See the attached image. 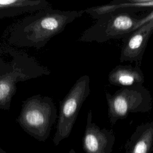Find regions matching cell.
I'll list each match as a JSON object with an SVG mask.
<instances>
[{
    "label": "cell",
    "mask_w": 153,
    "mask_h": 153,
    "mask_svg": "<svg viewBox=\"0 0 153 153\" xmlns=\"http://www.w3.org/2000/svg\"><path fill=\"white\" fill-rule=\"evenodd\" d=\"M51 6L45 0H0V19L35 13Z\"/></svg>",
    "instance_id": "7c38bea8"
},
{
    "label": "cell",
    "mask_w": 153,
    "mask_h": 153,
    "mask_svg": "<svg viewBox=\"0 0 153 153\" xmlns=\"http://www.w3.org/2000/svg\"><path fill=\"white\" fill-rule=\"evenodd\" d=\"M84 13V10L64 11L51 6L40 10L16 22L8 33L7 42L15 47L40 49Z\"/></svg>",
    "instance_id": "6da1fadb"
},
{
    "label": "cell",
    "mask_w": 153,
    "mask_h": 153,
    "mask_svg": "<svg viewBox=\"0 0 153 153\" xmlns=\"http://www.w3.org/2000/svg\"><path fill=\"white\" fill-rule=\"evenodd\" d=\"M90 76H80L60 102L56 132L53 142L55 146L68 138L73 128L79 112L90 93Z\"/></svg>",
    "instance_id": "8992f818"
},
{
    "label": "cell",
    "mask_w": 153,
    "mask_h": 153,
    "mask_svg": "<svg viewBox=\"0 0 153 153\" xmlns=\"http://www.w3.org/2000/svg\"><path fill=\"white\" fill-rule=\"evenodd\" d=\"M69 153H76V152H75V150H74V149H72H72H70V151H69Z\"/></svg>",
    "instance_id": "5bb4252c"
},
{
    "label": "cell",
    "mask_w": 153,
    "mask_h": 153,
    "mask_svg": "<svg viewBox=\"0 0 153 153\" xmlns=\"http://www.w3.org/2000/svg\"><path fill=\"white\" fill-rule=\"evenodd\" d=\"M57 117L52 98L36 94L22 102L16 121L27 134L38 141L45 142Z\"/></svg>",
    "instance_id": "277c9868"
},
{
    "label": "cell",
    "mask_w": 153,
    "mask_h": 153,
    "mask_svg": "<svg viewBox=\"0 0 153 153\" xmlns=\"http://www.w3.org/2000/svg\"><path fill=\"white\" fill-rule=\"evenodd\" d=\"M153 10V1L121 0L111 2L84 10L94 19H97L102 15L108 13H138L142 11Z\"/></svg>",
    "instance_id": "9c48e42d"
},
{
    "label": "cell",
    "mask_w": 153,
    "mask_h": 153,
    "mask_svg": "<svg viewBox=\"0 0 153 153\" xmlns=\"http://www.w3.org/2000/svg\"><path fill=\"white\" fill-rule=\"evenodd\" d=\"M0 153H7V152L5 150H4L3 149H2L0 146Z\"/></svg>",
    "instance_id": "4fadbf2b"
},
{
    "label": "cell",
    "mask_w": 153,
    "mask_h": 153,
    "mask_svg": "<svg viewBox=\"0 0 153 153\" xmlns=\"http://www.w3.org/2000/svg\"><path fill=\"white\" fill-rule=\"evenodd\" d=\"M108 116L111 126L130 113L148 112L152 109L151 92L144 86L120 88L113 94L106 91Z\"/></svg>",
    "instance_id": "5b68a950"
},
{
    "label": "cell",
    "mask_w": 153,
    "mask_h": 153,
    "mask_svg": "<svg viewBox=\"0 0 153 153\" xmlns=\"http://www.w3.org/2000/svg\"><path fill=\"white\" fill-rule=\"evenodd\" d=\"M108 80L112 85L125 88L142 85L145 76L140 66L119 65L109 72Z\"/></svg>",
    "instance_id": "30bf717a"
},
{
    "label": "cell",
    "mask_w": 153,
    "mask_h": 153,
    "mask_svg": "<svg viewBox=\"0 0 153 153\" xmlns=\"http://www.w3.org/2000/svg\"><path fill=\"white\" fill-rule=\"evenodd\" d=\"M153 18V10L141 15L137 13H108L101 16L84 30L78 41L103 43L112 39H124Z\"/></svg>",
    "instance_id": "3957f363"
},
{
    "label": "cell",
    "mask_w": 153,
    "mask_h": 153,
    "mask_svg": "<svg viewBox=\"0 0 153 153\" xmlns=\"http://www.w3.org/2000/svg\"><path fill=\"white\" fill-rule=\"evenodd\" d=\"M115 140L112 130L102 128L93 122L92 111L89 110L82 139V148L85 153H112Z\"/></svg>",
    "instance_id": "ba28073f"
},
{
    "label": "cell",
    "mask_w": 153,
    "mask_h": 153,
    "mask_svg": "<svg viewBox=\"0 0 153 153\" xmlns=\"http://www.w3.org/2000/svg\"><path fill=\"white\" fill-rule=\"evenodd\" d=\"M50 71L33 57L17 50L0 47V109L8 111L17 84L47 75Z\"/></svg>",
    "instance_id": "7a4b0ae2"
},
{
    "label": "cell",
    "mask_w": 153,
    "mask_h": 153,
    "mask_svg": "<svg viewBox=\"0 0 153 153\" xmlns=\"http://www.w3.org/2000/svg\"><path fill=\"white\" fill-rule=\"evenodd\" d=\"M153 34V18L123 39L120 62L134 63L140 66L148 41Z\"/></svg>",
    "instance_id": "52a82bcc"
},
{
    "label": "cell",
    "mask_w": 153,
    "mask_h": 153,
    "mask_svg": "<svg viewBox=\"0 0 153 153\" xmlns=\"http://www.w3.org/2000/svg\"><path fill=\"white\" fill-rule=\"evenodd\" d=\"M124 149L125 153H151L153 150V121L137 126Z\"/></svg>",
    "instance_id": "8fae6325"
}]
</instances>
